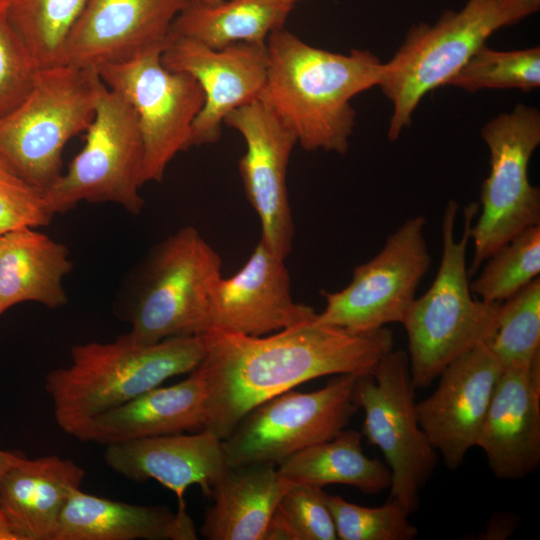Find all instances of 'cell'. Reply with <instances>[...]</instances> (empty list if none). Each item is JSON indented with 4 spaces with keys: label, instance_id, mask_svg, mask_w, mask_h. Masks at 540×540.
Masks as SVG:
<instances>
[{
    "label": "cell",
    "instance_id": "cell-21",
    "mask_svg": "<svg viewBox=\"0 0 540 540\" xmlns=\"http://www.w3.org/2000/svg\"><path fill=\"white\" fill-rule=\"evenodd\" d=\"M206 392L194 369L183 381L155 387L114 409L90 418L70 435L102 445L201 430Z\"/></svg>",
    "mask_w": 540,
    "mask_h": 540
},
{
    "label": "cell",
    "instance_id": "cell-17",
    "mask_svg": "<svg viewBox=\"0 0 540 540\" xmlns=\"http://www.w3.org/2000/svg\"><path fill=\"white\" fill-rule=\"evenodd\" d=\"M161 62L170 71L190 74L203 90L204 105L193 123V146L219 140L226 116L258 99L268 69L266 44L212 49L184 37H172Z\"/></svg>",
    "mask_w": 540,
    "mask_h": 540
},
{
    "label": "cell",
    "instance_id": "cell-25",
    "mask_svg": "<svg viewBox=\"0 0 540 540\" xmlns=\"http://www.w3.org/2000/svg\"><path fill=\"white\" fill-rule=\"evenodd\" d=\"M72 270L68 248L32 227L0 235V312L23 302L50 309L67 303L63 280Z\"/></svg>",
    "mask_w": 540,
    "mask_h": 540
},
{
    "label": "cell",
    "instance_id": "cell-27",
    "mask_svg": "<svg viewBox=\"0 0 540 540\" xmlns=\"http://www.w3.org/2000/svg\"><path fill=\"white\" fill-rule=\"evenodd\" d=\"M286 481L323 488L343 484L366 494H378L390 487L386 463L369 458L362 448V436L355 430H342L330 440L311 445L277 466Z\"/></svg>",
    "mask_w": 540,
    "mask_h": 540
},
{
    "label": "cell",
    "instance_id": "cell-5",
    "mask_svg": "<svg viewBox=\"0 0 540 540\" xmlns=\"http://www.w3.org/2000/svg\"><path fill=\"white\" fill-rule=\"evenodd\" d=\"M104 83L95 69H38L23 101L0 118V153L43 193L62 174V154L91 124Z\"/></svg>",
    "mask_w": 540,
    "mask_h": 540
},
{
    "label": "cell",
    "instance_id": "cell-15",
    "mask_svg": "<svg viewBox=\"0 0 540 540\" xmlns=\"http://www.w3.org/2000/svg\"><path fill=\"white\" fill-rule=\"evenodd\" d=\"M187 0H87L65 41L59 65L99 70L164 51Z\"/></svg>",
    "mask_w": 540,
    "mask_h": 540
},
{
    "label": "cell",
    "instance_id": "cell-23",
    "mask_svg": "<svg viewBox=\"0 0 540 540\" xmlns=\"http://www.w3.org/2000/svg\"><path fill=\"white\" fill-rule=\"evenodd\" d=\"M186 506L173 512L165 506L136 505L88 494L72 493L61 513L54 540H195Z\"/></svg>",
    "mask_w": 540,
    "mask_h": 540
},
{
    "label": "cell",
    "instance_id": "cell-10",
    "mask_svg": "<svg viewBox=\"0 0 540 540\" xmlns=\"http://www.w3.org/2000/svg\"><path fill=\"white\" fill-rule=\"evenodd\" d=\"M407 352L390 350L372 370L358 376L356 400L364 411L363 434L382 452L390 470V498L409 514L431 478L437 452L423 431L417 413Z\"/></svg>",
    "mask_w": 540,
    "mask_h": 540
},
{
    "label": "cell",
    "instance_id": "cell-40",
    "mask_svg": "<svg viewBox=\"0 0 540 540\" xmlns=\"http://www.w3.org/2000/svg\"><path fill=\"white\" fill-rule=\"evenodd\" d=\"M277 1H279L280 3H282L283 5L287 7L293 8V5L299 0H277Z\"/></svg>",
    "mask_w": 540,
    "mask_h": 540
},
{
    "label": "cell",
    "instance_id": "cell-20",
    "mask_svg": "<svg viewBox=\"0 0 540 540\" xmlns=\"http://www.w3.org/2000/svg\"><path fill=\"white\" fill-rule=\"evenodd\" d=\"M103 458L128 480L159 482L176 494L178 506H185L184 494L191 485L210 496L212 485L228 468L222 440L205 429L106 445Z\"/></svg>",
    "mask_w": 540,
    "mask_h": 540
},
{
    "label": "cell",
    "instance_id": "cell-8",
    "mask_svg": "<svg viewBox=\"0 0 540 540\" xmlns=\"http://www.w3.org/2000/svg\"><path fill=\"white\" fill-rule=\"evenodd\" d=\"M481 136L489 149L490 171L481 186L479 218L470 230L474 253L469 277L516 235L540 225V190L528 176L540 144L539 110L517 104L485 123Z\"/></svg>",
    "mask_w": 540,
    "mask_h": 540
},
{
    "label": "cell",
    "instance_id": "cell-22",
    "mask_svg": "<svg viewBox=\"0 0 540 540\" xmlns=\"http://www.w3.org/2000/svg\"><path fill=\"white\" fill-rule=\"evenodd\" d=\"M84 477L70 459L23 456L0 481V509L20 540H54L64 506Z\"/></svg>",
    "mask_w": 540,
    "mask_h": 540
},
{
    "label": "cell",
    "instance_id": "cell-11",
    "mask_svg": "<svg viewBox=\"0 0 540 540\" xmlns=\"http://www.w3.org/2000/svg\"><path fill=\"white\" fill-rule=\"evenodd\" d=\"M358 376L339 374L318 390H289L256 406L222 439L227 466L277 467L300 450L335 437L359 408Z\"/></svg>",
    "mask_w": 540,
    "mask_h": 540
},
{
    "label": "cell",
    "instance_id": "cell-12",
    "mask_svg": "<svg viewBox=\"0 0 540 540\" xmlns=\"http://www.w3.org/2000/svg\"><path fill=\"white\" fill-rule=\"evenodd\" d=\"M162 52L98 70L103 83L135 112L144 146V184L161 182L171 160L193 146V123L205 101L193 76L164 67Z\"/></svg>",
    "mask_w": 540,
    "mask_h": 540
},
{
    "label": "cell",
    "instance_id": "cell-18",
    "mask_svg": "<svg viewBox=\"0 0 540 540\" xmlns=\"http://www.w3.org/2000/svg\"><path fill=\"white\" fill-rule=\"evenodd\" d=\"M316 315L312 307L293 300L285 259L260 240L237 273L214 285L208 331L262 336Z\"/></svg>",
    "mask_w": 540,
    "mask_h": 540
},
{
    "label": "cell",
    "instance_id": "cell-31",
    "mask_svg": "<svg viewBox=\"0 0 540 540\" xmlns=\"http://www.w3.org/2000/svg\"><path fill=\"white\" fill-rule=\"evenodd\" d=\"M486 261L471 292L485 302H502L539 277L540 225L523 230Z\"/></svg>",
    "mask_w": 540,
    "mask_h": 540
},
{
    "label": "cell",
    "instance_id": "cell-9",
    "mask_svg": "<svg viewBox=\"0 0 540 540\" xmlns=\"http://www.w3.org/2000/svg\"><path fill=\"white\" fill-rule=\"evenodd\" d=\"M85 132V144L67 171L43 193L48 210L63 214L84 201L110 202L139 214L144 146L133 108L104 84Z\"/></svg>",
    "mask_w": 540,
    "mask_h": 540
},
{
    "label": "cell",
    "instance_id": "cell-33",
    "mask_svg": "<svg viewBox=\"0 0 540 540\" xmlns=\"http://www.w3.org/2000/svg\"><path fill=\"white\" fill-rule=\"evenodd\" d=\"M340 540H412L418 529L409 513L396 499L379 507H364L337 495L324 493Z\"/></svg>",
    "mask_w": 540,
    "mask_h": 540
},
{
    "label": "cell",
    "instance_id": "cell-14",
    "mask_svg": "<svg viewBox=\"0 0 540 540\" xmlns=\"http://www.w3.org/2000/svg\"><path fill=\"white\" fill-rule=\"evenodd\" d=\"M224 124L238 131L246 145L238 168L246 197L260 220V240L286 259L294 239L287 169L297 138L259 99L230 112Z\"/></svg>",
    "mask_w": 540,
    "mask_h": 540
},
{
    "label": "cell",
    "instance_id": "cell-39",
    "mask_svg": "<svg viewBox=\"0 0 540 540\" xmlns=\"http://www.w3.org/2000/svg\"><path fill=\"white\" fill-rule=\"evenodd\" d=\"M223 0H187L188 3L192 4H204V5H214L222 2Z\"/></svg>",
    "mask_w": 540,
    "mask_h": 540
},
{
    "label": "cell",
    "instance_id": "cell-30",
    "mask_svg": "<svg viewBox=\"0 0 540 540\" xmlns=\"http://www.w3.org/2000/svg\"><path fill=\"white\" fill-rule=\"evenodd\" d=\"M489 345L503 368L540 355V279L536 277L501 302Z\"/></svg>",
    "mask_w": 540,
    "mask_h": 540
},
{
    "label": "cell",
    "instance_id": "cell-41",
    "mask_svg": "<svg viewBox=\"0 0 540 540\" xmlns=\"http://www.w3.org/2000/svg\"><path fill=\"white\" fill-rule=\"evenodd\" d=\"M2 315V313L0 312V316Z\"/></svg>",
    "mask_w": 540,
    "mask_h": 540
},
{
    "label": "cell",
    "instance_id": "cell-24",
    "mask_svg": "<svg viewBox=\"0 0 540 540\" xmlns=\"http://www.w3.org/2000/svg\"><path fill=\"white\" fill-rule=\"evenodd\" d=\"M289 484L273 465L228 467L212 485L213 504L200 534L208 540H263Z\"/></svg>",
    "mask_w": 540,
    "mask_h": 540
},
{
    "label": "cell",
    "instance_id": "cell-35",
    "mask_svg": "<svg viewBox=\"0 0 540 540\" xmlns=\"http://www.w3.org/2000/svg\"><path fill=\"white\" fill-rule=\"evenodd\" d=\"M53 216L43 192L22 177L0 153V235L21 227L46 226Z\"/></svg>",
    "mask_w": 540,
    "mask_h": 540
},
{
    "label": "cell",
    "instance_id": "cell-37",
    "mask_svg": "<svg viewBox=\"0 0 540 540\" xmlns=\"http://www.w3.org/2000/svg\"><path fill=\"white\" fill-rule=\"evenodd\" d=\"M23 455H20L19 453L6 451L3 449H0V481L4 474L15 464H17L21 459Z\"/></svg>",
    "mask_w": 540,
    "mask_h": 540
},
{
    "label": "cell",
    "instance_id": "cell-28",
    "mask_svg": "<svg viewBox=\"0 0 540 540\" xmlns=\"http://www.w3.org/2000/svg\"><path fill=\"white\" fill-rule=\"evenodd\" d=\"M87 0H8L9 20L38 69L59 65Z\"/></svg>",
    "mask_w": 540,
    "mask_h": 540
},
{
    "label": "cell",
    "instance_id": "cell-2",
    "mask_svg": "<svg viewBox=\"0 0 540 540\" xmlns=\"http://www.w3.org/2000/svg\"><path fill=\"white\" fill-rule=\"evenodd\" d=\"M266 48L267 77L258 99L305 150L345 154L356 117L350 101L378 86L383 63L368 50L316 48L284 27L269 35Z\"/></svg>",
    "mask_w": 540,
    "mask_h": 540
},
{
    "label": "cell",
    "instance_id": "cell-26",
    "mask_svg": "<svg viewBox=\"0 0 540 540\" xmlns=\"http://www.w3.org/2000/svg\"><path fill=\"white\" fill-rule=\"evenodd\" d=\"M291 10L277 0L188 3L172 22L170 36L188 38L212 49L237 43L264 45L273 31L284 26Z\"/></svg>",
    "mask_w": 540,
    "mask_h": 540
},
{
    "label": "cell",
    "instance_id": "cell-29",
    "mask_svg": "<svg viewBox=\"0 0 540 540\" xmlns=\"http://www.w3.org/2000/svg\"><path fill=\"white\" fill-rule=\"evenodd\" d=\"M445 86L470 93L483 89H519L528 93L540 86V47L498 51L484 44Z\"/></svg>",
    "mask_w": 540,
    "mask_h": 540
},
{
    "label": "cell",
    "instance_id": "cell-3",
    "mask_svg": "<svg viewBox=\"0 0 540 540\" xmlns=\"http://www.w3.org/2000/svg\"><path fill=\"white\" fill-rule=\"evenodd\" d=\"M203 355L201 335L140 344L126 333L111 342L73 346L70 364L47 374L45 390L58 426L70 435L86 420L193 371Z\"/></svg>",
    "mask_w": 540,
    "mask_h": 540
},
{
    "label": "cell",
    "instance_id": "cell-6",
    "mask_svg": "<svg viewBox=\"0 0 540 540\" xmlns=\"http://www.w3.org/2000/svg\"><path fill=\"white\" fill-rule=\"evenodd\" d=\"M222 264L218 252L193 226L180 228L156 245L129 312L128 335L140 344H154L206 333Z\"/></svg>",
    "mask_w": 540,
    "mask_h": 540
},
{
    "label": "cell",
    "instance_id": "cell-19",
    "mask_svg": "<svg viewBox=\"0 0 540 540\" xmlns=\"http://www.w3.org/2000/svg\"><path fill=\"white\" fill-rule=\"evenodd\" d=\"M476 446L495 477L518 480L540 465V355L503 368Z\"/></svg>",
    "mask_w": 540,
    "mask_h": 540
},
{
    "label": "cell",
    "instance_id": "cell-16",
    "mask_svg": "<svg viewBox=\"0 0 540 540\" xmlns=\"http://www.w3.org/2000/svg\"><path fill=\"white\" fill-rule=\"evenodd\" d=\"M503 366L481 342L452 361L435 391L417 402L420 425L447 468L457 469L476 446Z\"/></svg>",
    "mask_w": 540,
    "mask_h": 540
},
{
    "label": "cell",
    "instance_id": "cell-7",
    "mask_svg": "<svg viewBox=\"0 0 540 540\" xmlns=\"http://www.w3.org/2000/svg\"><path fill=\"white\" fill-rule=\"evenodd\" d=\"M496 0H467L458 11H444L432 25L419 23L386 63L378 83L392 105L387 136L395 141L412 121L421 99L447 81L505 27Z\"/></svg>",
    "mask_w": 540,
    "mask_h": 540
},
{
    "label": "cell",
    "instance_id": "cell-34",
    "mask_svg": "<svg viewBox=\"0 0 540 540\" xmlns=\"http://www.w3.org/2000/svg\"><path fill=\"white\" fill-rule=\"evenodd\" d=\"M37 71L27 47L9 20L8 0H0V118L27 96Z\"/></svg>",
    "mask_w": 540,
    "mask_h": 540
},
{
    "label": "cell",
    "instance_id": "cell-32",
    "mask_svg": "<svg viewBox=\"0 0 540 540\" xmlns=\"http://www.w3.org/2000/svg\"><path fill=\"white\" fill-rule=\"evenodd\" d=\"M321 487L290 482L270 519L263 540H337Z\"/></svg>",
    "mask_w": 540,
    "mask_h": 540
},
{
    "label": "cell",
    "instance_id": "cell-13",
    "mask_svg": "<svg viewBox=\"0 0 540 540\" xmlns=\"http://www.w3.org/2000/svg\"><path fill=\"white\" fill-rule=\"evenodd\" d=\"M425 225L422 215L405 220L372 259L354 268L345 288L323 293L326 305L316 321L355 334L403 323L430 266Z\"/></svg>",
    "mask_w": 540,
    "mask_h": 540
},
{
    "label": "cell",
    "instance_id": "cell-1",
    "mask_svg": "<svg viewBox=\"0 0 540 540\" xmlns=\"http://www.w3.org/2000/svg\"><path fill=\"white\" fill-rule=\"evenodd\" d=\"M201 336L204 355L195 370L206 392L202 429L221 440L259 404L315 378L368 373L394 345L386 327L355 334L316 316L262 336Z\"/></svg>",
    "mask_w": 540,
    "mask_h": 540
},
{
    "label": "cell",
    "instance_id": "cell-4",
    "mask_svg": "<svg viewBox=\"0 0 540 540\" xmlns=\"http://www.w3.org/2000/svg\"><path fill=\"white\" fill-rule=\"evenodd\" d=\"M458 203L444 210L442 257L433 283L412 303L404 321L411 378L417 388L428 387L456 358L495 332L501 302L474 299L466 262L470 230L479 205L464 208L461 237L455 238Z\"/></svg>",
    "mask_w": 540,
    "mask_h": 540
},
{
    "label": "cell",
    "instance_id": "cell-36",
    "mask_svg": "<svg viewBox=\"0 0 540 540\" xmlns=\"http://www.w3.org/2000/svg\"><path fill=\"white\" fill-rule=\"evenodd\" d=\"M506 26L516 24L540 10V0H496Z\"/></svg>",
    "mask_w": 540,
    "mask_h": 540
},
{
    "label": "cell",
    "instance_id": "cell-38",
    "mask_svg": "<svg viewBox=\"0 0 540 540\" xmlns=\"http://www.w3.org/2000/svg\"><path fill=\"white\" fill-rule=\"evenodd\" d=\"M0 540H20L4 512L0 509Z\"/></svg>",
    "mask_w": 540,
    "mask_h": 540
}]
</instances>
